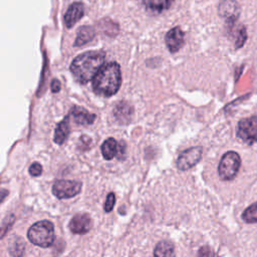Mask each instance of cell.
<instances>
[{
  "label": "cell",
  "instance_id": "4316f807",
  "mask_svg": "<svg viewBox=\"0 0 257 257\" xmlns=\"http://www.w3.org/2000/svg\"><path fill=\"white\" fill-rule=\"evenodd\" d=\"M118 158H121L124 156V144L121 142L118 144V150H117V155Z\"/></svg>",
  "mask_w": 257,
  "mask_h": 257
},
{
  "label": "cell",
  "instance_id": "603a6c76",
  "mask_svg": "<svg viewBox=\"0 0 257 257\" xmlns=\"http://www.w3.org/2000/svg\"><path fill=\"white\" fill-rule=\"evenodd\" d=\"M13 222H14V216H13V215H10V216L4 221V224H5V225L0 228V239L2 238V236H4V235L6 234V232L9 230V228H10V226L13 224Z\"/></svg>",
  "mask_w": 257,
  "mask_h": 257
},
{
  "label": "cell",
  "instance_id": "7a4b0ae2",
  "mask_svg": "<svg viewBox=\"0 0 257 257\" xmlns=\"http://www.w3.org/2000/svg\"><path fill=\"white\" fill-rule=\"evenodd\" d=\"M121 83L120 68L116 62L103 64L92 79L93 91L101 96H111L118 90Z\"/></svg>",
  "mask_w": 257,
  "mask_h": 257
},
{
  "label": "cell",
  "instance_id": "d4e9b609",
  "mask_svg": "<svg viewBox=\"0 0 257 257\" xmlns=\"http://www.w3.org/2000/svg\"><path fill=\"white\" fill-rule=\"evenodd\" d=\"M211 256V250L209 246H202L198 251V257H210Z\"/></svg>",
  "mask_w": 257,
  "mask_h": 257
},
{
  "label": "cell",
  "instance_id": "3957f363",
  "mask_svg": "<svg viewBox=\"0 0 257 257\" xmlns=\"http://www.w3.org/2000/svg\"><path fill=\"white\" fill-rule=\"evenodd\" d=\"M27 237L31 243L39 247H49L54 242V226L47 220L34 223L28 229Z\"/></svg>",
  "mask_w": 257,
  "mask_h": 257
},
{
  "label": "cell",
  "instance_id": "5bb4252c",
  "mask_svg": "<svg viewBox=\"0 0 257 257\" xmlns=\"http://www.w3.org/2000/svg\"><path fill=\"white\" fill-rule=\"evenodd\" d=\"M69 116L67 115L62 121H60L56 128H55V133H54V142L57 145H61L63 144L66 139L69 136Z\"/></svg>",
  "mask_w": 257,
  "mask_h": 257
},
{
  "label": "cell",
  "instance_id": "d6986e66",
  "mask_svg": "<svg viewBox=\"0 0 257 257\" xmlns=\"http://www.w3.org/2000/svg\"><path fill=\"white\" fill-rule=\"evenodd\" d=\"M174 0H143L146 7L155 12H162L167 10Z\"/></svg>",
  "mask_w": 257,
  "mask_h": 257
},
{
  "label": "cell",
  "instance_id": "6da1fadb",
  "mask_svg": "<svg viewBox=\"0 0 257 257\" xmlns=\"http://www.w3.org/2000/svg\"><path fill=\"white\" fill-rule=\"evenodd\" d=\"M104 54L99 51H87L73 59L70 70L74 78L80 83L92 80L98 70L103 66Z\"/></svg>",
  "mask_w": 257,
  "mask_h": 257
},
{
  "label": "cell",
  "instance_id": "ac0fdd59",
  "mask_svg": "<svg viewBox=\"0 0 257 257\" xmlns=\"http://www.w3.org/2000/svg\"><path fill=\"white\" fill-rule=\"evenodd\" d=\"M8 250L12 257H23L25 244L20 237L14 236L12 239L9 240Z\"/></svg>",
  "mask_w": 257,
  "mask_h": 257
},
{
  "label": "cell",
  "instance_id": "8fae6325",
  "mask_svg": "<svg viewBox=\"0 0 257 257\" xmlns=\"http://www.w3.org/2000/svg\"><path fill=\"white\" fill-rule=\"evenodd\" d=\"M84 13V8L81 3H72L64 15V23L67 27H72L78 20L81 19Z\"/></svg>",
  "mask_w": 257,
  "mask_h": 257
},
{
  "label": "cell",
  "instance_id": "9c48e42d",
  "mask_svg": "<svg viewBox=\"0 0 257 257\" xmlns=\"http://www.w3.org/2000/svg\"><path fill=\"white\" fill-rule=\"evenodd\" d=\"M68 227L74 234H86L92 227V221L87 214H77L72 217Z\"/></svg>",
  "mask_w": 257,
  "mask_h": 257
},
{
  "label": "cell",
  "instance_id": "2e32d148",
  "mask_svg": "<svg viewBox=\"0 0 257 257\" xmlns=\"http://www.w3.org/2000/svg\"><path fill=\"white\" fill-rule=\"evenodd\" d=\"M154 257H176L174 245L169 241H160L155 247Z\"/></svg>",
  "mask_w": 257,
  "mask_h": 257
},
{
  "label": "cell",
  "instance_id": "e0dca14e",
  "mask_svg": "<svg viewBox=\"0 0 257 257\" xmlns=\"http://www.w3.org/2000/svg\"><path fill=\"white\" fill-rule=\"evenodd\" d=\"M94 35H95V32L92 29V27H90V26H82V27H80L78 29L74 45L75 46H81V45L89 42L90 40H92Z\"/></svg>",
  "mask_w": 257,
  "mask_h": 257
},
{
  "label": "cell",
  "instance_id": "484cf974",
  "mask_svg": "<svg viewBox=\"0 0 257 257\" xmlns=\"http://www.w3.org/2000/svg\"><path fill=\"white\" fill-rule=\"evenodd\" d=\"M60 89V82L57 79H53L51 82V90L53 92H58Z\"/></svg>",
  "mask_w": 257,
  "mask_h": 257
},
{
  "label": "cell",
  "instance_id": "cb8c5ba5",
  "mask_svg": "<svg viewBox=\"0 0 257 257\" xmlns=\"http://www.w3.org/2000/svg\"><path fill=\"white\" fill-rule=\"evenodd\" d=\"M29 173L31 176L33 177H38L41 175L42 173V167L39 163H33L30 167H29Z\"/></svg>",
  "mask_w": 257,
  "mask_h": 257
},
{
  "label": "cell",
  "instance_id": "30bf717a",
  "mask_svg": "<svg viewBox=\"0 0 257 257\" xmlns=\"http://www.w3.org/2000/svg\"><path fill=\"white\" fill-rule=\"evenodd\" d=\"M165 42L170 50V52L175 53L180 50V48L184 45V32L180 27H174L169 30L165 37Z\"/></svg>",
  "mask_w": 257,
  "mask_h": 257
},
{
  "label": "cell",
  "instance_id": "4fadbf2b",
  "mask_svg": "<svg viewBox=\"0 0 257 257\" xmlns=\"http://www.w3.org/2000/svg\"><path fill=\"white\" fill-rule=\"evenodd\" d=\"M70 115L73 117L74 121L79 124H91L95 120V114L90 113L83 107L73 106L70 110Z\"/></svg>",
  "mask_w": 257,
  "mask_h": 257
},
{
  "label": "cell",
  "instance_id": "83f0119b",
  "mask_svg": "<svg viewBox=\"0 0 257 257\" xmlns=\"http://www.w3.org/2000/svg\"><path fill=\"white\" fill-rule=\"evenodd\" d=\"M8 194V192L7 191H4V190H2L1 192H0V202L2 201V199L3 198H5V196Z\"/></svg>",
  "mask_w": 257,
  "mask_h": 257
},
{
  "label": "cell",
  "instance_id": "9a60e30c",
  "mask_svg": "<svg viewBox=\"0 0 257 257\" xmlns=\"http://www.w3.org/2000/svg\"><path fill=\"white\" fill-rule=\"evenodd\" d=\"M118 143L113 139H106L101 145V154L105 160H111L117 155Z\"/></svg>",
  "mask_w": 257,
  "mask_h": 257
},
{
  "label": "cell",
  "instance_id": "7c38bea8",
  "mask_svg": "<svg viewBox=\"0 0 257 257\" xmlns=\"http://www.w3.org/2000/svg\"><path fill=\"white\" fill-rule=\"evenodd\" d=\"M113 115L119 123L121 124L128 123L132 119L133 107L127 102L120 101L115 105L113 109Z\"/></svg>",
  "mask_w": 257,
  "mask_h": 257
},
{
  "label": "cell",
  "instance_id": "277c9868",
  "mask_svg": "<svg viewBox=\"0 0 257 257\" xmlns=\"http://www.w3.org/2000/svg\"><path fill=\"white\" fill-rule=\"evenodd\" d=\"M241 166L240 156L234 152L229 151L225 153L218 166V174L222 181H231L236 176Z\"/></svg>",
  "mask_w": 257,
  "mask_h": 257
},
{
  "label": "cell",
  "instance_id": "5b68a950",
  "mask_svg": "<svg viewBox=\"0 0 257 257\" xmlns=\"http://www.w3.org/2000/svg\"><path fill=\"white\" fill-rule=\"evenodd\" d=\"M237 137L246 145H253L257 142V115L241 118L236 128Z\"/></svg>",
  "mask_w": 257,
  "mask_h": 257
},
{
  "label": "cell",
  "instance_id": "7402d4cb",
  "mask_svg": "<svg viewBox=\"0 0 257 257\" xmlns=\"http://www.w3.org/2000/svg\"><path fill=\"white\" fill-rule=\"evenodd\" d=\"M114 203H115V197H114V194L113 193H109L106 197V200H105V204H104V211L105 212H110L112 209H113V206H114Z\"/></svg>",
  "mask_w": 257,
  "mask_h": 257
},
{
  "label": "cell",
  "instance_id": "ba28073f",
  "mask_svg": "<svg viewBox=\"0 0 257 257\" xmlns=\"http://www.w3.org/2000/svg\"><path fill=\"white\" fill-rule=\"evenodd\" d=\"M202 147H192L183 151L177 159V168L181 171H187L196 166L202 158Z\"/></svg>",
  "mask_w": 257,
  "mask_h": 257
},
{
  "label": "cell",
  "instance_id": "44dd1931",
  "mask_svg": "<svg viewBox=\"0 0 257 257\" xmlns=\"http://www.w3.org/2000/svg\"><path fill=\"white\" fill-rule=\"evenodd\" d=\"M242 219L246 223H257V202L251 204L242 213Z\"/></svg>",
  "mask_w": 257,
  "mask_h": 257
},
{
  "label": "cell",
  "instance_id": "ffe728a7",
  "mask_svg": "<svg viewBox=\"0 0 257 257\" xmlns=\"http://www.w3.org/2000/svg\"><path fill=\"white\" fill-rule=\"evenodd\" d=\"M228 31L229 32H233V31L236 32L235 33V48L238 49V48L242 47L244 45V43L246 42V39H247L246 28L244 26H240L237 29H234V27H232Z\"/></svg>",
  "mask_w": 257,
  "mask_h": 257
},
{
  "label": "cell",
  "instance_id": "52a82bcc",
  "mask_svg": "<svg viewBox=\"0 0 257 257\" xmlns=\"http://www.w3.org/2000/svg\"><path fill=\"white\" fill-rule=\"evenodd\" d=\"M81 190V183L71 180H58L53 184L52 193L58 199H68L76 196Z\"/></svg>",
  "mask_w": 257,
  "mask_h": 257
},
{
  "label": "cell",
  "instance_id": "8992f818",
  "mask_svg": "<svg viewBox=\"0 0 257 257\" xmlns=\"http://www.w3.org/2000/svg\"><path fill=\"white\" fill-rule=\"evenodd\" d=\"M241 9L236 0H221L218 5V14L225 19L227 28L230 29L235 26Z\"/></svg>",
  "mask_w": 257,
  "mask_h": 257
}]
</instances>
